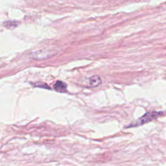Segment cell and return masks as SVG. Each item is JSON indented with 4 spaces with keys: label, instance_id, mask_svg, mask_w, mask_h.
<instances>
[{
    "label": "cell",
    "instance_id": "7a4b0ae2",
    "mask_svg": "<svg viewBox=\"0 0 166 166\" xmlns=\"http://www.w3.org/2000/svg\"><path fill=\"white\" fill-rule=\"evenodd\" d=\"M58 53V51L54 50V49H42V50H39L35 51L33 53L32 58L34 59L38 60H42L49 59L51 57H53L56 55V54Z\"/></svg>",
    "mask_w": 166,
    "mask_h": 166
},
{
    "label": "cell",
    "instance_id": "6da1fadb",
    "mask_svg": "<svg viewBox=\"0 0 166 166\" xmlns=\"http://www.w3.org/2000/svg\"><path fill=\"white\" fill-rule=\"evenodd\" d=\"M163 115V112H147L145 115H143L142 118H140L139 119L137 120L136 122L130 124L127 127L142 125V124L150 122L152 121V120H154Z\"/></svg>",
    "mask_w": 166,
    "mask_h": 166
},
{
    "label": "cell",
    "instance_id": "3957f363",
    "mask_svg": "<svg viewBox=\"0 0 166 166\" xmlns=\"http://www.w3.org/2000/svg\"><path fill=\"white\" fill-rule=\"evenodd\" d=\"M54 88L56 91L59 92H64L66 91V88H67V85L65 83L61 81H57L54 85Z\"/></svg>",
    "mask_w": 166,
    "mask_h": 166
},
{
    "label": "cell",
    "instance_id": "277c9868",
    "mask_svg": "<svg viewBox=\"0 0 166 166\" xmlns=\"http://www.w3.org/2000/svg\"><path fill=\"white\" fill-rule=\"evenodd\" d=\"M101 84V78L98 76H93L90 78V85L92 87H97Z\"/></svg>",
    "mask_w": 166,
    "mask_h": 166
}]
</instances>
